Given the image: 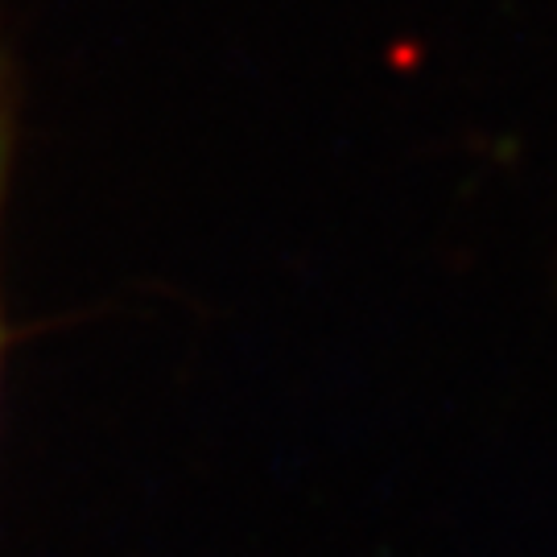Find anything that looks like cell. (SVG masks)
<instances>
[{
	"label": "cell",
	"mask_w": 557,
	"mask_h": 557,
	"mask_svg": "<svg viewBox=\"0 0 557 557\" xmlns=\"http://www.w3.org/2000/svg\"><path fill=\"white\" fill-rule=\"evenodd\" d=\"M21 103H25L21 62L0 25V393H4V359H9V343H13V326H9V310H4V220H9V199H13V178H17Z\"/></svg>",
	"instance_id": "cell-1"
}]
</instances>
